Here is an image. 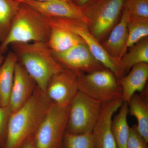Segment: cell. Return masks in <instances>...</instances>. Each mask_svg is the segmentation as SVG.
Masks as SVG:
<instances>
[{"instance_id":"6da1fadb","label":"cell","mask_w":148,"mask_h":148,"mask_svg":"<svg viewBox=\"0 0 148 148\" xmlns=\"http://www.w3.org/2000/svg\"><path fill=\"white\" fill-rule=\"evenodd\" d=\"M52 103L37 86L29 101L11 115L4 148H19L33 138Z\"/></svg>"},{"instance_id":"7a4b0ae2","label":"cell","mask_w":148,"mask_h":148,"mask_svg":"<svg viewBox=\"0 0 148 148\" xmlns=\"http://www.w3.org/2000/svg\"><path fill=\"white\" fill-rule=\"evenodd\" d=\"M18 61L45 93L49 82L64 67L54 57L45 42L16 43L12 44Z\"/></svg>"},{"instance_id":"3957f363","label":"cell","mask_w":148,"mask_h":148,"mask_svg":"<svg viewBox=\"0 0 148 148\" xmlns=\"http://www.w3.org/2000/svg\"><path fill=\"white\" fill-rule=\"evenodd\" d=\"M51 27L45 17L26 3H20L10 30L1 43L0 50L5 53L8 47L16 43L47 42Z\"/></svg>"},{"instance_id":"277c9868","label":"cell","mask_w":148,"mask_h":148,"mask_svg":"<svg viewBox=\"0 0 148 148\" xmlns=\"http://www.w3.org/2000/svg\"><path fill=\"white\" fill-rule=\"evenodd\" d=\"M124 0H92L80 8L84 21L100 42L119 21Z\"/></svg>"},{"instance_id":"5b68a950","label":"cell","mask_w":148,"mask_h":148,"mask_svg":"<svg viewBox=\"0 0 148 148\" xmlns=\"http://www.w3.org/2000/svg\"><path fill=\"white\" fill-rule=\"evenodd\" d=\"M78 73L79 90L90 98L103 103L122 98L119 79L109 69Z\"/></svg>"},{"instance_id":"8992f818","label":"cell","mask_w":148,"mask_h":148,"mask_svg":"<svg viewBox=\"0 0 148 148\" xmlns=\"http://www.w3.org/2000/svg\"><path fill=\"white\" fill-rule=\"evenodd\" d=\"M102 107L103 103L79 90L69 106L66 132L75 134L92 132Z\"/></svg>"},{"instance_id":"52a82bcc","label":"cell","mask_w":148,"mask_h":148,"mask_svg":"<svg viewBox=\"0 0 148 148\" xmlns=\"http://www.w3.org/2000/svg\"><path fill=\"white\" fill-rule=\"evenodd\" d=\"M69 111L52 103L34 136L36 148H62Z\"/></svg>"},{"instance_id":"ba28073f","label":"cell","mask_w":148,"mask_h":148,"mask_svg":"<svg viewBox=\"0 0 148 148\" xmlns=\"http://www.w3.org/2000/svg\"><path fill=\"white\" fill-rule=\"evenodd\" d=\"M46 18L51 27H58L66 29L79 37L96 59L106 69L112 72L119 79L121 78L119 62L106 52L101 43L90 33L84 21L71 18L54 17Z\"/></svg>"},{"instance_id":"9c48e42d","label":"cell","mask_w":148,"mask_h":148,"mask_svg":"<svg viewBox=\"0 0 148 148\" xmlns=\"http://www.w3.org/2000/svg\"><path fill=\"white\" fill-rule=\"evenodd\" d=\"M79 90L78 73L63 68L51 78L45 93L52 103L67 107Z\"/></svg>"},{"instance_id":"30bf717a","label":"cell","mask_w":148,"mask_h":148,"mask_svg":"<svg viewBox=\"0 0 148 148\" xmlns=\"http://www.w3.org/2000/svg\"><path fill=\"white\" fill-rule=\"evenodd\" d=\"M53 53L64 68L77 73H89L106 69L84 43L77 45L64 52Z\"/></svg>"},{"instance_id":"8fae6325","label":"cell","mask_w":148,"mask_h":148,"mask_svg":"<svg viewBox=\"0 0 148 148\" xmlns=\"http://www.w3.org/2000/svg\"><path fill=\"white\" fill-rule=\"evenodd\" d=\"M123 102L120 98L103 103L101 115L92 132L96 148H117L112 132V121Z\"/></svg>"},{"instance_id":"7c38bea8","label":"cell","mask_w":148,"mask_h":148,"mask_svg":"<svg viewBox=\"0 0 148 148\" xmlns=\"http://www.w3.org/2000/svg\"><path fill=\"white\" fill-rule=\"evenodd\" d=\"M37 85L19 62L16 64L9 106L12 113L24 106L32 97Z\"/></svg>"},{"instance_id":"4fadbf2b","label":"cell","mask_w":148,"mask_h":148,"mask_svg":"<svg viewBox=\"0 0 148 148\" xmlns=\"http://www.w3.org/2000/svg\"><path fill=\"white\" fill-rule=\"evenodd\" d=\"M129 19L128 14L123 8L119 21L112 29L106 39L101 42L108 54L118 62L127 52L126 46L128 37L127 25Z\"/></svg>"},{"instance_id":"5bb4252c","label":"cell","mask_w":148,"mask_h":148,"mask_svg":"<svg viewBox=\"0 0 148 148\" xmlns=\"http://www.w3.org/2000/svg\"><path fill=\"white\" fill-rule=\"evenodd\" d=\"M24 3L45 17L71 18L84 21L81 8L72 2L56 1L40 2L27 1Z\"/></svg>"},{"instance_id":"9a60e30c","label":"cell","mask_w":148,"mask_h":148,"mask_svg":"<svg viewBox=\"0 0 148 148\" xmlns=\"http://www.w3.org/2000/svg\"><path fill=\"white\" fill-rule=\"evenodd\" d=\"M148 79V64L142 63L134 66L121 78L122 99L127 103L137 92H141L147 87Z\"/></svg>"},{"instance_id":"2e32d148","label":"cell","mask_w":148,"mask_h":148,"mask_svg":"<svg viewBox=\"0 0 148 148\" xmlns=\"http://www.w3.org/2000/svg\"><path fill=\"white\" fill-rule=\"evenodd\" d=\"M147 87L140 94L135 93L128 105V114L135 117L138 122L134 125L138 133L148 143V101Z\"/></svg>"},{"instance_id":"e0dca14e","label":"cell","mask_w":148,"mask_h":148,"mask_svg":"<svg viewBox=\"0 0 148 148\" xmlns=\"http://www.w3.org/2000/svg\"><path fill=\"white\" fill-rule=\"evenodd\" d=\"M18 59L13 51H9L0 66V106L7 107L14 79Z\"/></svg>"},{"instance_id":"ac0fdd59","label":"cell","mask_w":148,"mask_h":148,"mask_svg":"<svg viewBox=\"0 0 148 148\" xmlns=\"http://www.w3.org/2000/svg\"><path fill=\"white\" fill-rule=\"evenodd\" d=\"M119 62L121 77L134 66L142 63L148 64V37L143 39L129 48Z\"/></svg>"},{"instance_id":"d6986e66","label":"cell","mask_w":148,"mask_h":148,"mask_svg":"<svg viewBox=\"0 0 148 148\" xmlns=\"http://www.w3.org/2000/svg\"><path fill=\"white\" fill-rule=\"evenodd\" d=\"M51 27L50 34L46 43L53 53H61L77 45L84 44L79 37L70 31L59 27Z\"/></svg>"},{"instance_id":"ffe728a7","label":"cell","mask_w":148,"mask_h":148,"mask_svg":"<svg viewBox=\"0 0 148 148\" xmlns=\"http://www.w3.org/2000/svg\"><path fill=\"white\" fill-rule=\"evenodd\" d=\"M128 114V105L123 102L118 112L113 117L112 132L117 148H127L130 130L127 121Z\"/></svg>"},{"instance_id":"44dd1931","label":"cell","mask_w":148,"mask_h":148,"mask_svg":"<svg viewBox=\"0 0 148 148\" xmlns=\"http://www.w3.org/2000/svg\"><path fill=\"white\" fill-rule=\"evenodd\" d=\"M20 3L14 0H0V42L5 39Z\"/></svg>"},{"instance_id":"7402d4cb","label":"cell","mask_w":148,"mask_h":148,"mask_svg":"<svg viewBox=\"0 0 148 148\" xmlns=\"http://www.w3.org/2000/svg\"><path fill=\"white\" fill-rule=\"evenodd\" d=\"M127 27L128 37L126 51L129 48L141 40L148 37V21L133 20L129 18Z\"/></svg>"},{"instance_id":"603a6c76","label":"cell","mask_w":148,"mask_h":148,"mask_svg":"<svg viewBox=\"0 0 148 148\" xmlns=\"http://www.w3.org/2000/svg\"><path fill=\"white\" fill-rule=\"evenodd\" d=\"M62 148H96L92 132L75 134L66 132Z\"/></svg>"},{"instance_id":"cb8c5ba5","label":"cell","mask_w":148,"mask_h":148,"mask_svg":"<svg viewBox=\"0 0 148 148\" xmlns=\"http://www.w3.org/2000/svg\"><path fill=\"white\" fill-rule=\"evenodd\" d=\"M123 8L130 19L148 21V0H124Z\"/></svg>"},{"instance_id":"d4e9b609","label":"cell","mask_w":148,"mask_h":148,"mask_svg":"<svg viewBox=\"0 0 148 148\" xmlns=\"http://www.w3.org/2000/svg\"><path fill=\"white\" fill-rule=\"evenodd\" d=\"M12 114L9 106H0V147L4 148L6 138L7 131L9 120Z\"/></svg>"},{"instance_id":"484cf974","label":"cell","mask_w":148,"mask_h":148,"mask_svg":"<svg viewBox=\"0 0 148 148\" xmlns=\"http://www.w3.org/2000/svg\"><path fill=\"white\" fill-rule=\"evenodd\" d=\"M147 144L138 133L134 125L130 127L127 148H148Z\"/></svg>"},{"instance_id":"4316f807","label":"cell","mask_w":148,"mask_h":148,"mask_svg":"<svg viewBox=\"0 0 148 148\" xmlns=\"http://www.w3.org/2000/svg\"><path fill=\"white\" fill-rule=\"evenodd\" d=\"M19 148H36L34 137L27 140Z\"/></svg>"},{"instance_id":"83f0119b","label":"cell","mask_w":148,"mask_h":148,"mask_svg":"<svg viewBox=\"0 0 148 148\" xmlns=\"http://www.w3.org/2000/svg\"><path fill=\"white\" fill-rule=\"evenodd\" d=\"M91 1L92 0H71L72 2L80 8L87 4Z\"/></svg>"},{"instance_id":"f1b7e54d","label":"cell","mask_w":148,"mask_h":148,"mask_svg":"<svg viewBox=\"0 0 148 148\" xmlns=\"http://www.w3.org/2000/svg\"><path fill=\"white\" fill-rule=\"evenodd\" d=\"M19 3L24 2L27 1H34L40 2H47L52 1H65L72 2L71 0H14Z\"/></svg>"},{"instance_id":"f546056e","label":"cell","mask_w":148,"mask_h":148,"mask_svg":"<svg viewBox=\"0 0 148 148\" xmlns=\"http://www.w3.org/2000/svg\"><path fill=\"white\" fill-rule=\"evenodd\" d=\"M3 53H2L1 50H0V66L2 64L5 58V57L3 56Z\"/></svg>"},{"instance_id":"4dcf8cb0","label":"cell","mask_w":148,"mask_h":148,"mask_svg":"<svg viewBox=\"0 0 148 148\" xmlns=\"http://www.w3.org/2000/svg\"><path fill=\"white\" fill-rule=\"evenodd\" d=\"M0 148H1V147H0Z\"/></svg>"}]
</instances>
